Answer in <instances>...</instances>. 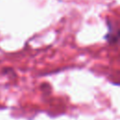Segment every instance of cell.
Masks as SVG:
<instances>
[{
    "label": "cell",
    "mask_w": 120,
    "mask_h": 120,
    "mask_svg": "<svg viewBox=\"0 0 120 120\" xmlns=\"http://www.w3.org/2000/svg\"><path fill=\"white\" fill-rule=\"evenodd\" d=\"M108 24L110 25V31H109V34H108L105 38L108 39V41H109L110 43H115V42L117 41V39H118V34H114V32L117 33V32H118V28H117V27L114 28L113 23L112 24V27L110 22H109Z\"/></svg>",
    "instance_id": "cell-1"
}]
</instances>
